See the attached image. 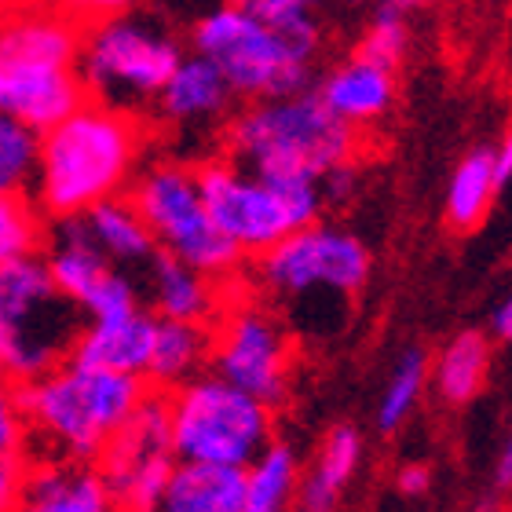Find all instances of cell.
Listing matches in <instances>:
<instances>
[{"label":"cell","mask_w":512,"mask_h":512,"mask_svg":"<svg viewBox=\"0 0 512 512\" xmlns=\"http://www.w3.org/2000/svg\"><path fill=\"white\" fill-rule=\"evenodd\" d=\"M128 202L143 216L158 253L176 256L216 282L238 271L242 253L220 235L205 209L198 169L183 161H150L128 183Z\"/></svg>","instance_id":"obj_9"},{"label":"cell","mask_w":512,"mask_h":512,"mask_svg":"<svg viewBox=\"0 0 512 512\" xmlns=\"http://www.w3.org/2000/svg\"><path fill=\"white\" fill-rule=\"evenodd\" d=\"M26 450H30V425L19 384L0 377V458H26Z\"/></svg>","instance_id":"obj_31"},{"label":"cell","mask_w":512,"mask_h":512,"mask_svg":"<svg viewBox=\"0 0 512 512\" xmlns=\"http://www.w3.org/2000/svg\"><path fill=\"white\" fill-rule=\"evenodd\" d=\"M293 512H308V509H293Z\"/></svg>","instance_id":"obj_44"},{"label":"cell","mask_w":512,"mask_h":512,"mask_svg":"<svg viewBox=\"0 0 512 512\" xmlns=\"http://www.w3.org/2000/svg\"><path fill=\"white\" fill-rule=\"evenodd\" d=\"M183 55V44L165 22L128 8L81 26L77 74L88 99L139 114L154 107Z\"/></svg>","instance_id":"obj_5"},{"label":"cell","mask_w":512,"mask_h":512,"mask_svg":"<svg viewBox=\"0 0 512 512\" xmlns=\"http://www.w3.org/2000/svg\"><path fill=\"white\" fill-rule=\"evenodd\" d=\"M502 180L494 172V150L476 147L458 161L447 187V220L454 231H472L491 213V202Z\"/></svg>","instance_id":"obj_25"},{"label":"cell","mask_w":512,"mask_h":512,"mask_svg":"<svg viewBox=\"0 0 512 512\" xmlns=\"http://www.w3.org/2000/svg\"><path fill=\"white\" fill-rule=\"evenodd\" d=\"M428 381V355L421 348H406L399 359H395V370L384 384V395L377 403V428L381 432H395L403 428V421L414 414V406L421 403V392H425Z\"/></svg>","instance_id":"obj_28"},{"label":"cell","mask_w":512,"mask_h":512,"mask_svg":"<svg viewBox=\"0 0 512 512\" xmlns=\"http://www.w3.org/2000/svg\"><path fill=\"white\" fill-rule=\"evenodd\" d=\"M209 333V370L216 377L256 395L267 406L286 399L293 377V341L275 311L256 300H238L231 308L216 311V326H209Z\"/></svg>","instance_id":"obj_11"},{"label":"cell","mask_w":512,"mask_h":512,"mask_svg":"<svg viewBox=\"0 0 512 512\" xmlns=\"http://www.w3.org/2000/svg\"><path fill=\"white\" fill-rule=\"evenodd\" d=\"M260 286L300 315L319 300H344L370 278V249L337 224H308L256 256Z\"/></svg>","instance_id":"obj_10"},{"label":"cell","mask_w":512,"mask_h":512,"mask_svg":"<svg viewBox=\"0 0 512 512\" xmlns=\"http://www.w3.org/2000/svg\"><path fill=\"white\" fill-rule=\"evenodd\" d=\"M363 461V436L352 425H337L326 432L308 476H300V502L308 512H333L348 483L355 480Z\"/></svg>","instance_id":"obj_23"},{"label":"cell","mask_w":512,"mask_h":512,"mask_svg":"<svg viewBox=\"0 0 512 512\" xmlns=\"http://www.w3.org/2000/svg\"><path fill=\"white\" fill-rule=\"evenodd\" d=\"M165 417L176 461L227 469H246L275 432L271 406L227 384L213 370L165 392Z\"/></svg>","instance_id":"obj_6"},{"label":"cell","mask_w":512,"mask_h":512,"mask_svg":"<svg viewBox=\"0 0 512 512\" xmlns=\"http://www.w3.org/2000/svg\"><path fill=\"white\" fill-rule=\"evenodd\" d=\"M41 260L52 275L55 289L63 293L81 319H107L121 315L143 304L139 293V278L132 271H121L99 253L96 242L88 238L81 220H55L48 238H44Z\"/></svg>","instance_id":"obj_13"},{"label":"cell","mask_w":512,"mask_h":512,"mask_svg":"<svg viewBox=\"0 0 512 512\" xmlns=\"http://www.w3.org/2000/svg\"><path fill=\"white\" fill-rule=\"evenodd\" d=\"M231 99H235V92L224 81V74L209 59L191 52L183 55L169 81L161 85L154 107H158L161 121H169L176 128H205L224 118Z\"/></svg>","instance_id":"obj_18"},{"label":"cell","mask_w":512,"mask_h":512,"mask_svg":"<svg viewBox=\"0 0 512 512\" xmlns=\"http://www.w3.org/2000/svg\"><path fill=\"white\" fill-rule=\"evenodd\" d=\"M395 4H399V8H425V4H432V0H395Z\"/></svg>","instance_id":"obj_40"},{"label":"cell","mask_w":512,"mask_h":512,"mask_svg":"<svg viewBox=\"0 0 512 512\" xmlns=\"http://www.w3.org/2000/svg\"><path fill=\"white\" fill-rule=\"evenodd\" d=\"M432 374H436V392L447 403L461 406L469 403V399H476L480 388L487 384V374H491V344H487V337L476 330L458 333L439 352Z\"/></svg>","instance_id":"obj_26"},{"label":"cell","mask_w":512,"mask_h":512,"mask_svg":"<svg viewBox=\"0 0 512 512\" xmlns=\"http://www.w3.org/2000/svg\"><path fill=\"white\" fill-rule=\"evenodd\" d=\"M494 483H498V491H512V436L505 439L502 454H498V465H494Z\"/></svg>","instance_id":"obj_38"},{"label":"cell","mask_w":512,"mask_h":512,"mask_svg":"<svg viewBox=\"0 0 512 512\" xmlns=\"http://www.w3.org/2000/svg\"><path fill=\"white\" fill-rule=\"evenodd\" d=\"M406 48H410V22H406V8H399L395 0H377L374 15H370V26H366L363 41H359V52L363 59H374V63L395 66L403 63Z\"/></svg>","instance_id":"obj_29"},{"label":"cell","mask_w":512,"mask_h":512,"mask_svg":"<svg viewBox=\"0 0 512 512\" xmlns=\"http://www.w3.org/2000/svg\"><path fill=\"white\" fill-rule=\"evenodd\" d=\"M494 150V172H498V180H512V125H509V132L502 136V143L498 147H491Z\"/></svg>","instance_id":"obj_37"},{"label":"cell","mask_w":512,"mask_h":512,"mask_svg":"<svg viewBox=\"0 0 512 512\" xmlns=\"http://www.w3.org/2000/svg\"><path fill=\"white\" fill-rule=\"evenodd\" d=\"M154 512H246V476L227 465L176 461Z\"/></svg>","instance_id":"obj_20"},{"label":"cell","mask_w":512,"mask_h":512,"mask_svg":"<svg viewBox=\"0 0 512 512\" xmlns=\"http://www.w3.org/2000/svg\"><path fill=\"white\" fill-rule=\"evenodd\" d=\"M359 128L333 118L315 92L256 99L227 125V158L271 180H322L355 158Z\"/></svg>","instance_id":"obj_4"},{"label":"cell","mask_w":512,"mask_h":512,"mask_svg":"<svg viewBox=\"0 0 512 512\" xmlns=\"http://www.w3.org/2000/svg\"><path fill=\"white\" fill-rule=\"evenodd\" d=\"M246 512H293L300 498V458L289 443H267L246 469Z\"/></svg>","instance_id":"obj_24"},{"label":"cell","mask_w":512,"mask_h":512,"mask_svg":"<svg viewBox=\"0 0 512 512\" xmlns=\"http://www.w3.org/2000/svg\"><path fill=\"white\" fill-rule=\"evenodd\" d=\"M315 96L344 125H374V121L388 118L395 103V70L374 63V59H363V55H352L348 63L333 66L330 74L322 77Z\"/></svg>","instance_id":"obj_19"},{"label":"cell","mask_w":512,"mask_h":512,"mask_svg":"<svg viewBox=\"0 0 512 512\" xmlns=\"http://www.w3.org/2000/svg\"><path fill=\"white\" fill-rule=\"evenodd\" d=\"M8 4H19V0H0V8H8Z\"/></svg>","instance_id":"obj_43"},{"label":"cell","mask_w":512,"mask_h":512,"mask_svg":"<svg viewBox=\"0 0 512 512\" xmlns=\"http://www.w3.org/2000/svg\"><path fill=\"white\" fill-rule=\"evenodd\" d=\"M494 333H498L502 341H509V344H512V297L505 300L502 308L494 311Z\"/></svg>","instance_id":"obj_39"},{"label":"cell","mask_w":512,"mask_h":512,"mask_svg":"<svg viewBox=\"0 0 512 512\" xmlns=\"http://www.w3.org/2000/svg\"><path fill=\"white\" fill-rule=\"evenodd\" d=\"M355 187H359V169H355L352 161L333 165V169L319 180L322 202H326V205H344L355 194Z\"/></svg>","instance_id":"obj_33"},{"label":"cell","mask_w":512,"mask_h":512,"mask_svg":"<svg viewBox=\"0 0 512 512\" xmlns=\"http://www.w3.org/2000/svg\"><path fill=\"white\" fill-rule=\"evenodd\" d=\"M19 4H55V0H19Z\"/></svg>","instance_id":"obj_42"},{"label":"cell","mask_w":512,"mask_h":512,"mask_svg":"<svg viewBox=\"0 0 512 512\" xmlns=\"http://www.w3.org/2000/svg\"><path fill=\"white\" fill-rule=\"evenodd\" d=\"M85 99L77 66L52 63L0 41V114L44 132Z\"/></svg>","instance_id":"obj_14"},{"label":"cell","mask_w":512,"mask_h":512,"mask_svg":"<svg viewBox=\"0 0 512 512\" xmlns=\"http://www.w3.org/2000/svg\"><path fill=\"white\" fill-rule=\"evenodd\" d=\"M154 322H158V315L147 304L121 311V315H107V319H88L81 322L70 355L81 363L103 366V370L143 377L150 341H154Z\"/></svg>","instance_id":"obj_17"},{"label":"cell","mask_w":512,"mask_h":512,"mask_svg":"<svg viewBox=\"0 0 512 512\" xmlns=\"http://www.w3.org/2000/svg\"><path fill=\"white\" fill-rule=\"evenodd\" d=\"M15 512H121L96 461L41 458L26 465Z\"/></svg>","instance_id":"obj_15"},{"label":"cell","mask_w":512,"mask_h":512,"mask_svg":"<svg viewBox=\"0 0 512 512\" xmlns=\"http://www.w3.org/2000/svg\"><path fill=\"white\" fill-rule=\"evenodd\" d=\"M139 158V114L85 99L37 139V169L30 183L33 202L52 220L85 216L92 205L128 191L139 172Z\"/></svg>","instance_id":"obj_1"},{"label":"cell","mask_w":512,"mask_h":512,"mask_svg":"<svg viewBox=\"0 0 512 512\" xmlns=\"http://www.w3.org/2000/svg\"><path fill=\"white\" fill-rule=\"evenodd\" d=\"M352 4H363V0H352Z\"/></svg>","instance_id":"obj_45"},{"label":"cell","mask_w":512,"mask_h":512,"mask_svg":"<svg viewBox=\"0 0 512 512\" xmlns=\"http://www.w3.org/2000/svg\"><path fill=\"white\" fill-rule=\"evenodd\" d=\"M315 15L267 22L238 4H216L191 26V48L224 74L231 92L249 103L304 92L319 55Z\"/></svg>","instance_id":"obj_3"},{"label":"cell","mask_w":512,"mask_h":512,"mask_svg":"<svg viewBox=\"0 0 512 512\" xmlns=\"http://www.w3.org/2000/svg\"><path fill=\"white\" fill-rule=\"evenodd\" d=\"M0 19H4V8H0Z\"/></svg>","instance_id":"obj_46"},{"label":"cell","mask_w":512,"mask_h":512,"mask_svg":"<svg viewBox=\"0 0 512 512\" xmlns=\"http://www.w3.org/2000/svg\"><path fill=\"white\" fill-rule=\"evenodd\" d=\"M198 187L220 235L242 256H260L286 235L315 224L326 209L319 180H271L231 158L205 161Z\"/></svg>","instance_id":"obj_7"},{"label":"cell","mask_w":512,"mask_h":512,"mask_svg":"<svg viewBox=\"0 0 512 512\" xmlns=\"http://www.w3.org/2000/svg\"><path fill=\"white\" fill-rule=\"evenodd\" d=\"M81 322L41 256L0 267V377L22 384L70 359Z\"/></svg>","instance_id":"obj_8"},{"label":"cell","mask_w":512,"mask_h":512,"mask_svg":"<svg viewBox=\"0 0 512 512\" xmlns=\"http://www.w3.org/2000/svg\"><path fill=\"white\" fill-rule=\"evenodd\" d=\"M209 352H213L209 326H202V322L158 319L154 322V341H150L143 381L161 388V392H172V388H180L191 377L209 370Z\"/></svg>","instance_id":"obj_21"},{"label":"cell","mask_w":512,"mask_h":512,"mask_svg":"<svg viewBox=\"0 0 512 512\" xmlns=\"http://www.w3.org/2000/svg\"><path fill=\"white\" fill-rule=\"evenodd\" d=\"M48 224L30 191H0V267L41 256Z\"/></svg>","instance_id":"obj_27"},{"label":"cell","mask_w":512,"mask_h":512,"mask_svg":"<svg viewBox=\"0 0 512 512\" xmlns=\"http://www.w3.org/2000/svg\"><path fill=\"white\" fill-rule=\"evenodd\" d=\"M26 483V458H0V512H15Z\"/></svg>","instance_id":"obj_35"},{"label":"cell","mask_w":512,"mask_h":512,"mask_svg":"<svg viewBox=\"0 0 512 512\" xmlns=\"http://www.w3.org/2000/svg\"><path fill=\"white\" fill-rule=\"evenodd\" d=\"M55 4H59L70 19L81 22V26H88V22H96V19H107V15H118V11L136 8V0H55Z\"/></svg>","instance_id":"obj_34"},{"label":"cell","mask_w":512,"mask_h":512,"mask_svg":"<svg viewBox=\"0 0 512 512\" xmlns=\"http://www.w3.org/2000/svg\"><path fill=\"white\" fill-rule=\"evenodd\" d=\"M231 4L253 11V15H260L267 22H278V19H293V15H311L322 0H231Z\"/></svg>","instance_id":"obj_32"},{"label":"cell","mask_w":512,"mask_h":512,"mask_svg":"<svg viewBox=\"0 0 512 512\" xmlns=\"http://www.w3.org/2000/svg\"><path fill=\"white\" fill-rule=\"evenodd\" d=\"M476 512H498V505H494V502H483V505H476Z\"/></svg>","instance_id":"obj_41"},{"label":"cell","mask_w":512,"mask_h":512,"mask_svg":"<svg viewBox=\"0 0 512 512\" xmlns=\"http://www.w3.org/2000/svg\"><path fill=\"white\" fill-rule=\"evenodd\" d=\"M37 139L41 132L0 114V191H30L37 169Z\"/></svg>","instance_id":"obj_30"},{"label":"cell","mask_w":512,"mask_h":512,"mask_svg":"<svg viewBox=\"0 0 512 512\" xmlns=\"http://www.w3.org/2000/svg\"><path fill=\"white\" fill-rule=\"evenodd\" d=\"M96 469L103 472L110 494L118 498L121 512H154L161 491L176 469V450L169 439L165 395H143L136 414L114 432L99 450Z\"/></svg>","instance_id":"obj_12"},{"label":"cell","mask_w":512,"mask_h":512,"mask_svg":"<svg viewBox=\"0 0 512 512\" xmlns=\"http://www.w3.org/2000/svg\"><path fill=\"white\" fill-rule=\"evenodd\" d=\"M395 487H399V494L403 498H421V494L432 491V469L428 465H403L399 469V476H395Z\"/></svg>","instance_id":"obj_36"},{"label":"cell","mask_w":512,"mask_h":512,"mask_svg":"<svg viewBox=\"0 0 512 512\" xmlns=\"http://www.w3.org/2000/svg\"><path fill=\"white\" fill-rule=\"evenodd\" d=\"M30 447H41V458L96 461L114 432L136 414L147 395V381L118 370L63 359L59 366L19 384Z\"/></svg>","instance_id":"obj_2"},{"label":"cell","mask_w":512,"mask_h":512,"mask_svg":"<svg viewBox=\"0 0 512 512\" xmlns=\"http://www.w3.org/2000/svg\"><path fill=\"white\" fill-rule=\"evenodd\" d=\"M81 227L88 231V238L96 242V249L107 256L110 264H118L121 271H132L139 278V271L158 256V246L150 238L143 216L136 213V205L128 202L125 194L107 198V202L92 205L85 216H77Z\"/></svg>","instance_id":"obj_22"},{"label":"cell","mask_w":512,"mask_h":512,"mask_svg":"<svg viewBox=\"0 0 512 512\" xmlns=\"http://www.w3.org/2000/svg\"><path fill=\"white\" fill-rule=\"evenodd\" d=\"M139 293L147 300V308L158 319L176 322H209L220 311V289L216 278H209L198 267L183 264L176 256L158 253L143 271H139Z\"/></svg>","instance_id":"obj_16"}]
</instances>
